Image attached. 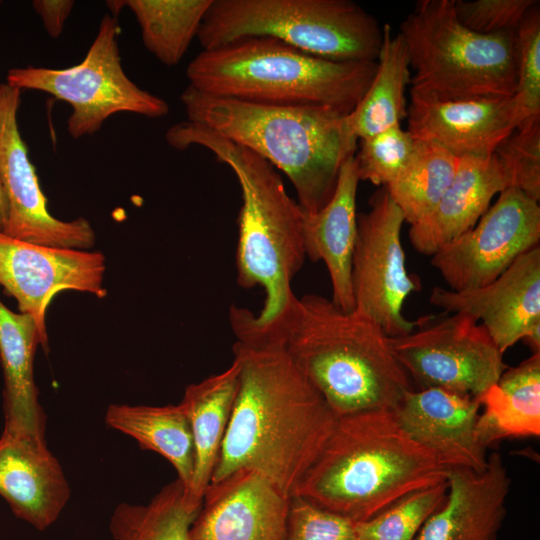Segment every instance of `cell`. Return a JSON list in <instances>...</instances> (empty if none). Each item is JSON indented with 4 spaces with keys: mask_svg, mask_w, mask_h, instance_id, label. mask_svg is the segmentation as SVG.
Wrapping results in <instances>:
<instances>
[{
    "mask_svg": "<svg viewBox=\"0 0 540 540\" xmlns=\"http://www.w3.org/2000/svg\"><path fill=\"white\" fill-rule=\"evenodd\" d=\"M229 320L239 383L210 482L249 469L291 497L338 416L284 349L251 327L244 309L232 307Z\"/></svg>",
    "mask_w": 540,
    "mask_h": 540,
    "instance_id": "obj_1",
    "label": "cell"
},
{
    "mask_svg": "<svg viewBox=\"0 0 540 540\" xmlns=\"http://www.w3.org/2000/svg\"><path fill=\"white\" fill-rule=\"evenodd\" d=\"M253 328L279 344L337 416L394 410L411 381L389 337L355 311L316 294H295L273 321Z\"/></svg>",
    "mask_w": 540,
    "mask_h": 540,
    "instance_id": "obj_2",
    "label": "cell"
},
{
    "mask_svg": "<svg viewBox=\"0 0 540 540\" xmlns=\"http://www.w3.org/2000/svg\"><path fill=\"white\" fill-rule=\"evenodd\" d=\"M449 468L415 441L393 410L338 416L293 495L354 522L447 480Z\"/></svg>",
    "mask_w": 540,
    "mask_h": 540,
    "instance_id": "obj_3",
    "label": "cell"
},
{
    "mask_svg": "<svg viewBox=\"0 0 540 540\" xmlns=\"http://www.w3.org/2000/svg\"><path fill=\"white\" fill-rule=\"evenodd\" d=\"M180 101L188 121L248 148L285 173L298 205L308 213L331 199L343 163L357 149L349 115L331 110L254 104L189 85Z\"/></svg>",
    "mask_w": 540,
    "mask_h": 540,
    "instance_id": "obj_4",
    "label": "cell"
},
{
    "mask_svg": "<svg viewBox=\"0 0 540 540\" xmlns=\"http://www.w3.org/2000/svg\"><path fill=\"white\" fill-rule=\"evenodd\" d=\"M165 138L177 150L207 149L235 174L242 195L237 283L245 289H264V303L254 320L259 325L270 323L293 297L291 283L306 258L302 209L286 192L276 168L248 148L188 120L169 127Z\"/></svg>",
    "mask_w": 540,
    "mask_h": 540,
    "instance_id": "obj_5",
    "label": "cell"
},
{
    "mask_svg": "<svg viewBox=\"0 0 540 540\" xmlns=\"http://www.w3.org/2000/svg\"><path fill=\"white\" fill-rule=\"evenodd\" d=\"M376 66V61L317 57L271 37H248L201 51L188 64L186 76L189 86L216 97L349 115Z\"/></svg>",
    "mask_w": 540,
    "mask_h": 540,
    "instance_id": "obj_6",
    "label": "cell"
},
{
    "mask_svg": "<svg viewBox=\"0 0 540 540\" xmlns=\"http://www.w3.org/2000/svg\"><path fill=\"white\" fill-rule=\"evenodd\" d=\"M517 30L479 34L458 19L454 0H420L400 25L411 97L431 101L512 98Z\"/></svg>",
    "mask_w": 540,
    "mask_h": 540,
    "instance_id": "obj_7",
    "label": "cell"
},
{
    "mask_svg": "<svg viewBox=\"0 0 540 540\" xmlns=\"http://www.w3.org/2000/svg\"><path fill=\"white\" fill-rule=\"evenodd\" d=\"M248 37L334 61H376L383 34L350 0H212L197 35L203 50Z\"/></svg>",
    "mask_w": 540,
    "mask_h": 540,
    "instance_id": "obj_8",
    "label": "cell"
},
{
    "mask_svg": "<svg viewBox=\"0 0 540 540\" xmlns=\"http://www.w3.org/2000/svg\"><path fill=\"white\" fill-rule=\"evenodd\" d=\"M116 16L106 14L85 58L68 68L16 67L7 74V84L19 90L51 94L68 103L72 113L68 133L74 139L96 133L104 121L119 112L149 118L164 117L168 103L138 87L121 64Z\"/></svg>",
    "mask_w": 540,
    "mask_h": 540,
    "instance_id": "obj_9",
    "label": "cell"
},
{
    "mask_svg": "<svg viewBox=\"0 0 540 540\" xmlns=\"http://www.w3.org/2000/svg\"><path fill=\"white\" fill-rule=\"evenodd\" d=\"M391 350L419 389L441 388L478 398L507 368L503 354L478 321L462 313L423 316Z\"/></svg>",
    "mask_w": 540,
    "mask_h": 540,
    "instance_id": "obj_10",
    "label": "cell"
},
{
    "mask_svg": "<svg viewBox=\"0 0 540 540\" xmlns=\"http://www.w3.org/2000/svg\"><path fill=\"white\" fill-rule=\"evenodd\" d=\"M369 205L367 212L357 214L351 270L354 311L378 325L386 336L398 337L415 326L402 309L421 283L407 271L401 243L404 216L385 187L373 193Z\"/></svg>",
    "mask_w": 540,
    "mask_h": 540,
    "instance_id": "obj_11",
    "label": "cell"
},
{
    "mask_svg": "<svg viewBox=\"0 0 540 540\" xmlns=\"http://www.w3.org/2000/svg\"><path fill=\"white\" fill-rule=\"evenodd\" d=\"M539 241V202L509 187L471 229L432 255L431 264L450 290H474L497 279Z\"/></svg>",
    "mask_w": 540,
    "mask_h": 540,
    "instance_id": "obj_12",
    "label": "cell"
},
{
    "mask_svg": "<svg viewBox=\"0 0 540 540\" xmlns=\"http://www.w3.org/2000/svg\"><path fill=\"white\" fill-rule=\"evenodd\" d=\"M20 103L21 90L0 85V176L7 205L3 233L39 245L88 250L96 240L91 223L84 217L57 219L47 208L19 131Z\"/></svg>",
    "mask_w": 540,
    "mask_h": 540,
    "instance_id": "obj_13",
    "label": "cell"
},
{
    "mask_svg": "<svg viewBox=\"0 0 540 540\" xmlns=\"http://www.w3.org/2000/svg\"><path fill=\"white\" fill-rule=\"evenodd\" d=\"M105 270L100 251L39 245L0 231V285L15 298L19 311L34 320L44 349L46 310L53 297L64 290L105 297Z\"/></svg>",
    "mask_w": 540,
    "mask_h": 540,
    "instance_id": "obj_14",
    "label": "cell"
},
{
    "mask_svg": "<svg viewBox=\"0 0 540 540\" xmlns=\"http://www.w3.org/2000/svg\"><path fill=\"white\" fill-rule=\"evenodd\" d=\"M430 303L470 316L486 329L502 354L524 341L540 353V247L520 255L493 282L469 291L432 288Z\"/></svg>",
    "mask_w": 540,
    "mask_h": 540,
    "instance_id": "obj_15",
    "label": "cell"
},
{
    "mask_svg": "<svg viewBox=\"0 0 540 540\" xmlns=\"http://www.w3.org/2000/svg\"><path fill=\"white\" fill-rule=\"evenodd\" d=\"M289 498L260 473L239 469L210 482L190 540H274L286 536Z\"/></svg>",
    "mask_w": 540,
    "mask_h": 540,
    "instance_id": "obj_16",
    "label": "cell"
},
{
    "mask_svg": "<svg viewBox=\"0 0 540 540\" xmlns=\"http://www.w3.org/2000/svg\"><path fill=\"white\" fill-rule=\"evenodd\" d=\"M478 398L441 388L412 389L393 410L400 426L445 466L483 471L487 448L477 434Z\"/></svg>",
    "mask_w": 540,
    "mask_h": 540,
    "instance_id": "obj_17",
    "label": "cell"
},
{
    "mask_svg": "<svg viewBox=\"0 0 540 540\" xmlns=\"http://www.w3.org/2000/svg\"><path fill=\"white\" fill-rule=\"evenodd\" d=\"M444 503L423 524L414 540H498L505 520L511 478L498 452L477 472L450 468Z\"/></svg>",
    "mask_w": 540,
    "mask_h": 540,
    "instance_id": "obj_18",
    "label": "cell"
},
{
    "mask_svg": "<svg viewBox=\"0 0 540 540\" xmlns=\"http://www.w3.org/2000/svg\"><path fill=\"white\" fill-rule=\"evenodd\" d=\"M70 494L63 469L45 437L2 432L0 496L17 518L44 531L58 520Z\"/></svg>",
    "mask_w": 540,
    "mask_h": 540,
    "instance_id": "obj_19",
    "label": "cell"
},
{
    "mask_svg": "<svg viewBox=\"0 0 540 540\" xmlns=\"http://www.w3.org/2000/svg\"><path fill=\"white\" fill-rule=\"evenodd\" d=\"M406 117L413 138L436 143L457 158L491 155L515 130L512 98L440 102L411 97Z\"/></svg>",
    "mask_w": 540,
    "mask_h": 540,
    "instance_id": "obj_20",
    "label": "cell"
},
{
    "mask_svg": "<svg viewBox=\"0 0 540 540\" xmlns=\"http://www.w3.org/2000/svg\"><path fill=\"white\" fill-rule=\"evenodd\" d=\"M511 187L493 153L459 158L455 176L445 194L424 219L410 225L413 248L427 256L471 229L489 208L492 198Z\"/></svg>",
    "mask_w": 540,
    "mask_h": 540,
    "instance_id": "obj_21",
    "label": "cell"
},
{
    "mask_svg": "<svg viewBox=\"0 0 540 540\" xmlns=\"http://www.w3.org/2000/svg\"><path fill=\"white\" fill-rule=\"evenodd\" d=\"M359 182L354 156H351L343 163L327 204L315 213L302 210L306 257L313 262H324L331 280V301L345 312L354 311L351 270L357 236Z\"/></svg>",
    "mask_w": 540,
    "mask_h": 540,
    "instance_id": "obj_22",
    "label": "cell"
},
{
    "mask_svg": "<svg viewBox=\"0 0 540 540\" xmlns=\"http://www.w3.org/2000/svg\"><path fill=\"white\" fill-rule=\"evenodd\" d=\"M42 341L34 320L0 301V362L3 371V432L45 437L46 419L34 380V357Z\"/></svg>",
    "mask_w": 540,
    "mask_h": 540,
    "instance_id": "obj_23",
    "label": "cell"
},
{
    "mask_svg": "<svg viewBox=\"0 0 540 540\" xmlns=\"http://www.w3.org/2000/svg\"><path fill=\"white\" fill-rule=\"evenodd\" d=\"M239 365L234 359L224 371L185 389L180 402L189 421L194 446V471L186 499L200 509L217 463L238 391Z\"/></svg>",
    "mask_w": 540,
    "mask_h": 540,
    "instance_id": "obj_24",
    "label": "cell"
},
{
    "mask_svg": "<svg viewBox=\"0 0 540 540\" xmlns=\"http://www.w3.org/2000/svg\"><path fill=\"white\" fill-rule=\"evenodd\" d=\"M477 434L488 448L506 438L540 435V353L506 368L480 397Z\"/></svg>",
    "mask_w": 540,
    "mask_h": 540,
    "instance_id": "obj_25",
    "label": "cell"
},
{
    "mask_svg": "<svg viewBox=\"0 0 540 540\" xmlns=\"http://www.w3.org/2000/svg\"><path fill=\"white\" fill-rule=\"evenodd\" d=\"M105 421L110 428L132 437L141 448L167 459L176 470L186 496L194 471V446L189 421L180 403L111 404Z\"/></svg>",
    "mask_w": 540,
    "mask_h": 540,
    "instance_id": "obj_26",
    "label": "cell"
},
{
    "mask_svg": "<svg viewBox=\"0 0 540 540\" xmlns=\"http://www.w3.org/2000/svg\"><path fill=\"white\" fill-rule=\"evenodd\" d=\"M382 44L374 77L364 96L349 114L351 129L358 140L400 125L407 116L405 89L410 82V63L402 35L382 28Z\"/></svg>",
    "mask_w": 540,
    "mask_h": 540,
    "instance_id": "obj_27",
    "label": "cell"
},
{
    "mask_svg": "<svg viewBox=\"0 0 540 540\" xmlns=\"http://www.w3.org/2000/svg\"><path fill=\"white\" fill-rule=\"evenodd\" d=\"M212 0H125L146 49L166 66L177 65L197 37Z\"/></svg>",
    "mask_w": 540,
    "mask_h": 540,
    "instance_id": "obj_28",
    "label": "cell"
},
{
    "mask_svg": "<svg viewBox=\"0 0 540 540\" xmlns=\"http://www.w3.org/2000/svg\"><path fill=\"white\" fill-rule=\"evenodd\" d=\"M199 509L187 502L179 479L164 486L145 505L120 503L109 531L114 540H190V528Z\"/></svg>",
    "mask_w": 540,
    "mask_h": 540,
    "instance_id": "obj_29",
    "label": "cell"
},
{
    "mask_svg": "<svg viewBox=\"0 0 540 540\" xmlns=\"http://www.w3.org/2000/svg\"><path fill=\"white\" fill-rule=\"evenodd\" d=\"M417 141V150L408 168L385 186L410 225L424 219L437 206L459 163V158L438 144Z\"/></svg>",
    "mask_w": 540,
    "mask_h": 540,
    "instance_id": "obj_30",
    "label": "cell"
},
{
    "mask_svg": "<svg viewBox=\"0 0 540 540\" xmlns=\"http://www.w3.org/2000/svg\"><path fill=\"white\" fill-rule=\"evenodd\" d=\"M447 481L414 491L376 514L355 522L358 540H414L426 520L444 503Z\"/></svg>",
    "mask_w": 540,
    "mask_h": 540,
    "instance_id": "obj_31",
    "label": "cell"
},
{
    "mask_svg": "<svg viewBox=\"0 0 540 540\" xmlns=\"http://www.w3.org/2000/svg\"><path fill=\"white\" fill-rule=\"evenodd\" d=\"M517 82L513 103L514 129L540 123V10L539 3L517 29Z\"/></svg>",
    "mask_w": 540,
    "mask_h": 540,
    "instance_id": "obj_32",
    "label": "cell"
},
{
    "mask_svg": "<svg viewBox=\"0 0 540 540\" xmlns=\"http://www.w3.org/2000/svg\"><path fill=\"white\" fill-rule=\"evenodd\" d=\"M417 145L418 141L401 125L361 139L354 155L359 180L376 186L392 183L412 162Z\"/></svg>",
    "mask_w": 540,
    "mask_h": 540,
    "instance_id": "obj_33",
    "label": "cell"
},
{
    "mask_svg": "<svg viewBox=\"0 0 540 540\" xmlns=\"http://www.w3.org/2000/svg\"><path fill=\"white\" fill-rule=\"evenodd\" d=\"M511 187L540 200V123L515 129L494 151Z\"/></svg>",
    "mask_w": 540,
    "mask_h": 540,
    "instance_id": "obj_34",
    "label": "cell"
},
{
    "mask_svg": "<svg viewBox=\"0 0 540 540\" xmlns=\"http://www.w3.org/2000/svg\"><path fill=\"white\" fill-rule=\"evenodd\" d=\"M286 540H358L355 522L306 499L289 498Z\"/></svg>",
    "mask_w": 540,
    "mask_h": 540,
    "instance_id": "obj_35",
    "label": "cell"
},
{
    "mask_svg": "<svg viewBox=\"0 0 540 540\" xmlns=\"http://www.w3.org/2000/svg\"><path fill=\"white\" fill-rule=\"evenodd\" d=\"M536 0H454L459 21L479 34L516 31Z\"/></svg>",
    "mask_w": 540,
    "mask_h": 540,
    "instance_id": "obj_36",
    "label": "cell"
},
{
    "mask_svg": "<svg viewBox=\"0 0 540 540\" xmlns=\"http://www.w3.org/2000/svg\"><path fill=\"white\" fill-rule=\"evenodd\" d=\"M75 5L72 0H34L32 7L40 16L47 33L57 38Z\"/></svg>",
    "mask_w": 540,
    "mask_h": 540,
    "instance_id": "obj_37",
    "label": "cell"
},
{
    "mask_svg": "<svg viewBox=\"0 0 540 540\" xmlns=\"http://www.w3.org/2000/svg\"><path fill=\"white\" fill-rule=\"evenodd\" d=\"M6 219H7V205H6V200L3 193L1 176H0V231L1 232H3L4 230Z\"/></svg>",
    "mask_w": 540,
    "mask_h": 540,
    "instance_id": "obj_38",
    "label": "cell"
},
{
    "mask_svg": "<svg viewBox=\"0 0 540 540\" xmlns=\"http://www.w3.org/2000/svg\"><path fill=\"white\" fill-rule=\"evenodd\" d=\"M274 540H286V536H283V537H279V538H276Z\"/></svg>",
    "mask_w": 540,
    "mask_h": 540,
    "instance_id": "obj_39",
    "label": "cell"
},
{
    "mask_svg": "<svg viewBox=\"0 0 540 540\" xmlns=\"http://www.w3.org/2000/svg\"><path fill=\"white\" fill-rule=\"evenodd\" d=\"M0 5H1V1H0Z\"/></svg>",
    "mask_w": 540,
    "mask_h": 540,
    "instance_id": "obj_40",
    "label": "cell"
}]
</instances>
